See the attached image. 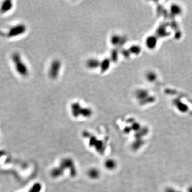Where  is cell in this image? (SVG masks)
<instances>
[{
	"label": "cell",
	"mask_w": 192,
	"mask_h": 192,
	"mask_svg": "<svg viewBox=\"0 0 192 192\" xmlns=\"http://www.w3.org/2000/svg\"><path fill=\"white\" fill-rule=\"evenodd\" d=\"M11 59L14 63L15 70L18 74L23 77H25L29 75V71L28 67L23 61L19 53L15 52L12 54Z\"/></svg>",
	"instance_id": "cell-1"
},
{
	"label": "cell",
	"mask_w": 192,
	"mask_h": 192,
	"mask_svg": "<svg viewBox=\"0 0 192 192\" xmlns=\"http://www.w3.org/2000/svg\"><path fill=\"white\" fill-rule=\"evenodd\" d=\"M26 31V26L25 25L21 24L11 27L6 34L4 35L9 38H12L22 35Z\"/></svg>",
	"instance_id": "cell-2"
},
{
	"label": "cell",
	"mask_w": 192,
	"mask_h": 192,
	"mask_svg": "<svg viewBox=\"0 0 192 192\" xmlns=\"http://www.w3.org/2000/svg\"><path fill=\"white\" fill-rule=\"evenodd\" d=\"M61 66V63L58 60H55L51 63L49 71V76L51 79H55L57 78L60 74Z\"/></svg>",
	"instance_id": "cell-3"
},
{
	"label": "cell",
	"mask_w": 192,
	"mask_h": 192,
	"mask_svg": "<svg viewBox=\"0 0 192 192\" xmlns=\"http://www.w3.org/2000/svg\"><path fill=\"white\" fill-rule=\"evenodd\" d=\"M71 112L74 117H79L81 115L82 107L78 102H75L71 105Z\"/></svg>",
	"instance_id": "cell-4"
},
{
	"label": "cell",
	"mask_w": 192,
	"mask_h": 192,
	"mask_svg": "<svg viewBox=\"0 0 192 192\" xmlns=\"http://www.w3.org/2000/svg\"><path fill=\"white\" fill-rule=\"evenodd\" d=\"M111 60L110 58H105L102 61H100V71L102 73H104L108 71L109 68L111 64Z\"/></svg>",
	"instance_id": "cell-5"
},
{
	"label": "cell",
	"mask_w": 192,
	"mask_h": 192,
	"mask_svg": "<svg viewBox=\"0 0 192 192\" xmlns=\"http://www.w3.org/2000/svg\"><path fill=\"white\" fill-rule=\"evenodd\" d=\"M13 6L12 1H6L3 2L2 6L0 8V12L1 13H6L11 10Z\"/></svg>",
	"instance_id": "cell-6"
},
{
	"label": "cell",
	"mask_w": 192,
	"mask_h": 192,
	"mask_svg": "<svg viewBox=\"0 0 192 192\" xmlns=\"http://www.w3.org/2000/svg\"><path fill=\"white\" fill-rule=\"evenodd\" d=\"M100 61L96 58H91L86 63V65L91 70L97 69L100 66Z\"/></svg>",
	"instance_id": "cell-7"
},
{
	"label": "cell",
	"mask_w": 192,
	"mask_h": 192,
	"mask_svg": "<svg viewBox=\"0 0 192 192\" xmlns=\"http://www.w3.org/2000/svg\"><path fill=\"white\" fill-rule=\"evenodd\" d=\"M146 45L148 49H153L156 47V37L153 36H150L146 40Z\"/></svg>",
	"instance_id": "cell-8"
},
{
	"label": "cell",
	"mask_w": 192,
	"mask_h": 192,
	"mask_svg": "<svg viewBox=\"0 0 192 192\" xmlns=\"http://www.w3.org/2000/svg\"><path fill=\"white\" fill-rule=\"evenodd\" d=\"M129 51L133 55H138L141 52V48L138 45H132L129 48Z\"/></svg>",
	"instance_id": "cell-9"
},
{
	"label": "cell",
	"mask_w": 192,
	"mask_h": 192,
	"mask_svg": "<svg viewBox=\"0 0 192 192\" xmlns=\"http://www.w3.org/2000/svg\"><path fill=\"white\" fill-rule=\"evenodd\" d=\"M105 167L108 169L112 170L114 169L116 167V163L113 159H108L105 162Z\"/></svg>",
	"instance_id": "cell-10"
},
{
	"label": "cell",
	"mask_w": 192,
	"mask_h": 192,
	"mask_svg": "<svg viewBox=\"0 0 192 192\" xmlns=\"http://www.w3.org/2000/svg\"><path fill=\"white\" fill-rule=\"evenodd\" d=\"M122 37L119 36V35H114L111 38V43L114 45H119L120 43Z\"/></svg>",
	"instance_id": "cell-11"
},
{
	"label": "cell",
	"mask_w": 192,
	"mask_h": 192,
	"mask_svg": "<svg viewBox=\"0 0 192 192\" xmlns=\"http://www.w3.org/2000/svg\"><path fill=\"white\" fill-rule=\"evenodd\" d=\"M88 175L89 176L90 178H98V176L99 175V173L97 170L95 169H92L89 170Z\"/></svg>",
	"instance_id": "cell-12"
},
{
	"label": "cell",
	"mask_w": 192,
	"mask_h": 192,
	"mask_svg": "<svg viewBox=\"0 0 192 192\" xmlns=\"http://www.w3.org/2000/svg\"><path fill=\"white\" fill-rule=\"evenodd\" d=\"M119 57V52L117 50H114L112 51L110 55V60L113 62H117Z\"/></svg>",
	"instance_id": "cell-13"
},
{
	"label": "cell",
	"mask_w": 192,
	"mask_h": 192,
	"mask_svg": "<svg viewBox=\"0 0 192 192\" xmlns=\"http://www.w3.org/2000/svg\"><path fill=\"white\" fill-rule=\"evenodd\" d=\"M156 74L153 72H149L146 75V78L149 82H154L153 81L156 80Z\"/></svg>",
	"instance_id": "cell-14"
},
{
	"label": "cell",
	"mask_w": 192,
	"mask_h": 192,
	"mask_svg": "<svg viewBox=\"0 0 192 192\" xmlns=\"http://www.w3.org/2000/svg\"><path fill=\"white\" fill-rule=\"evenodd\" d=\"M41 189V186L40 184H35L31 188L29 192H40Z\"/></svg>",
	"instance_id": "cell-15"
},
{
	"label": "cell",
	"mask_w": 192,
	"mask_h": 192,
	"mask_svg": "<svg viewBox=\"0 0 192 192\" xmlns=\"http://www.w3.org/2000/svg\"><path fill=\"white\" fill-rule=\"evenodd\" d=\"M122 53L123 56H125V57L128 58L129 57V56L130 55V52H129V50H124L122 51Z\"/></svg>",
	"instance_id": "cell-16"
},
{
	"label": "cell",
	"mask_w": 192,
	"mask_h": 192,
	"mask_svg": "<svg viewBox=\"0 0 192 192\" xmlns=\"http://www.w3.org/2000/svg\"><path fill=\"white\" fill-rule=\"evenodd\" d=\"M166 192H179L178 191H177V190H173V189H168L167 190H166Z\"/></svg>",
	"instance_id": "cell-17"
}]
</instances>
